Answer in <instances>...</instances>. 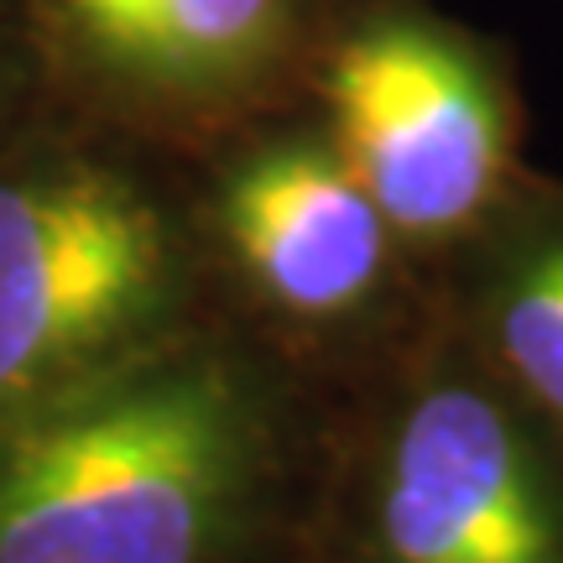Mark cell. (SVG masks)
<instances>
[{
  "mask_svg": "<svg viewBox=\"0 0 563 563\" xmlns=\"http://www.w3.org/2000/svg\"><path fill=\"white\" fill-rule=\"evenodd\" d=\"M262 475L220 361H131L0 428V563H214Z\"/></svg>",
  "mask_w": 563,
  "mask_h": 563,
  "instance_id": "1",
  "label": "cell"
},
{
  "mask_svg": "<svg viewBox=\"0 0 563 563\" xmlns=\"http://www.w3.org/2000/svg\"><path fill=\"white\" fill-rule=\"evenodd\" d=\"M173 287L157 203L100 167L0 178V428L131 365Z\"/></svg>",
  "mask_w": 563,
  "mask_h": 563,
  "instance_id": "2",
  "label": "cell"
},
{
  "mask_svg": "<svg viewBox=\"0 0 563 563\" xmlns=\"http://www.w3.org/2000/svg\"><path fill=\"white\" fill-rule=\"evenodd\" d=\"M340 157L407 235H449L481 214L506 167V115L481 63L412 21H386L329 68Z\"/></svg>",
  "mask_w": 563,
  "mask_h": 563,
  "instance_id": "3",
  "label": "cell"
},
{
  "mask_svg": "<svg viewBox=\"0 0 563 563\" xmlns=\"http://www.w3.org/2000/svg\"><path fill=\"white\" fill-rule=\"evenodd\" d=\"M376 563H563V490L490 391L428 386L371 490Z\"/></svg>",
  "mask_w": 563,
  "mask_h": 563,
  "instance_id": "4",
  "label": "cell"
},
{
  "mask_svg": "<svg viewBox=\"0 0 563 563\" xmlns=\"http://www.w3.org/2000/svg\"><path fill=\"white\" fill-rule=\"evenodd\" d=\"M220 220L251 282L302 319L361 308L391 230L344 157L319 146H272L241 162L224 183Z\"/></svg>",
  "mask_w": 563,
  "mask_h": 563,
  "instance_id": "5",
  "label": "cell"
},
{
  "mask_svg": "<svg viewBox=\"0 0 563 563\" xmlns=\"http://www.w3.org/2000/svg\"><path fill=\"white\" fill-rule=\"evenodd\" d=\"M104 63L157 84H220L277 42L287 0H58Z\"/></svg>",
  "mask_w": 563,
  "mask_h": 563,
  "instance_id": "6",
  "label": "cell"
},
{
  "mask_svg": "<svg viewBox=\"0 0 563 563\" xmlns=\"http://www.w3.org/2000/svg\"><path fill=\"white\" fill-rule=\"evenodd\" d=\"M490 340L511 382L563 422V235L506 266L490 298Z\"/></svg>",
  "mask_w": 563,
  "mask_h": 563,
  "instance_id": "7",
  "label": "cell"
}]
</instances>
